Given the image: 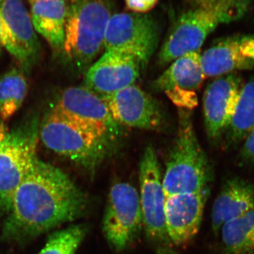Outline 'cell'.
Listing matches in <instances>:
<instances>
[{
  "label": "cell",
  "mask_w": 254,
  "mask_h": 254,
  "mask_svg": "<svg viewBox=\"0 0 254 254\" xmlns=\"http://www.w3.org/2000/svg\"><path fill=\"white\" fill-rule=\"evenodd\" d=\"M140 203L143 227L158 254H168L172 242L165 223V195L154 148H145L139 165Z\"/></svg>",
  "instance_id": "obj_7"
},
{
  "label": "cell",
  "mask_w": 254,
  "mask_h": 254,
  "mask_svg": "<svg viewBox=\"0 0 254 254\" xmlns=\"http://www.w3.org/2000/svg\"><path fill=\"white\" fill-rule=\"evenodd\" d=\"M111 16L107 0H73L68 6L63 50L79 67L88 66L104 47Z\"/></svg>",
  "instance_id": "obj_4"
},
{
  "label": "cell",
  "mask_w": 254,
  "mask_h": 254,
  "mask_svg": "<svg viewBox=\"0 0 254 254\" xmlns=\"http://www.w3.org/2000/svg\"><path fill=\"white\" fill-rule=\"evenodd\" d=\"M247 0H233L208 6H195L177 20L159 53V63L166 64L177 58L198 51L207 37L222 23L243 16Z\"/></svg>",
  "instance_id": "obj_3"
},
{
  "label": "cell",
  "mask_w": 254,
  "mask_h": 254,
  "mask_svg": "<svg viewBox=\"0 0 254 254\" xmlns=\"http://www.w3.org/2000/svg\"><path fill=\"white\" fill-rule=\"evenodd\" d=\"M210 180L208 158L197 138L190 115L183 110L163 179L165 197L208 191Z\"/></svg>",
  "instance_id": "obj_2"
},
{
  "label": "cell",
  "mask_w": 254,
  "mask_h": 254,
  "mask_svg": "<svg viewBox=\"0 0 254 254\" xmlns=\"http://www.w3.org/2000/svg\"><path fill=\"white\" fill-rule=\"evenodd\" d=\"M39 136L48 149L91 173L104 161L111 144V142L75 125L53 110L43 120Z\"/></svg>",
  "instance_id": "obj_5"
},
{
  "label": "cell",
  "mask_w": 254,
  "mask_h": 254,
  "mask_svg": "<svg viewBox=\"0 0 254 254\" xmlns=\"http://www.w3.org/2000/svg\"><path fill=\"white\" fill-rule=\"evenodd\" d=\"M205 77H217L254 68V36L220 40L201 55Z\"/></svg>",
  "instance_id": "obj_17"
},
{
  "label": "cell",
  "mask_w": 254,
  "mask_h": 254,
  "mask_svg": "<svg viewBox=\"0 0 254 254\" xmlns=\"http://www.w3.org/2000/svg\"><path fill=\"white\" fill-rule=\"evenodd\" d=\"M254 128V76L244 84L241 91L236 113L227 132L230 143H238L245 139Z\"/></svg>",
  "instance_id": "obj_22"
},
{
  "label": "cell",
  "mask_w": 254,
  "mask_h": 254,
  "mask_svg": "<svg viewBox=\"0 0 254 254\" xmlns=\"http://www.w3.org/2000/svg\"><path fill=\"white\" fill-rule=\"evenodd\" d=\"M118 125L156 130L163 125L158 103L139 87L132 85L103 98Z\"/></svg>",
  "instance_id": "obj_14"
},
{
  "label": "cell",
  "mask_w": 254,
  "mask_h": 254,
  "mask_svg": "<svg viewBox=\"0 0 254 254\" xmlns=\"http://www.w3.org/2000/svg\"><path fill=\"white\" fill-rule=\"evenodd\" d=\"M29 1H31V0H29ZM64 1H65V0H64Z\"/></svg>",
  "instance_id": "obj_30"
},
{
  "label": "cell",
  "mask_w": 254,
  "mask_h": 254,
  "mask_svg": "<svg viewBox=\"0 0 254 254\" xmlns=\"http://www.w3.org/2000/svg\"><path fill=\"white\" fill-rule=\"evenodd\" d=\"M160 29L150 15L118 13L112 15L105 31L106 51L128 55L144 67L158 47Z\"/></svg>",
  "instance_id": "obj_8"
},
{
  "label": "cell",
  "mask_w": 254,
  "mask_h": 254,
  "mask_svg": "<svg viewBox=\"0 0 254 254\" xmlns=\"http://www.w3.org/2000/svg\"><path fill=\"white\" fill-rule=\"evenodd\" d=\"M87 232L84 225H73L55 232L38 254H75Z\"/></svg>",
  "instance_id": "obj_23"
},
{
  "label": "cell",
  "mask_w": 254,
  "mask_h": 254,
  "mask_svg": "<svg viewBox=\"0 0 254 254\" xmlns=\"http://www.w3.org/2000/svg\"><path fill=\"white\" fill-rule=\"evenodd\" d=\"M1 1H2V0H0V2H1Z\"/></svg>",
  "instance_id": "obj_29"
},
{
  "label": "cell",
  "mask_w": 254,
  "mask_h": 254,
  "mask_svg": "<svg viewBox=\"0 0 254 254\" xmlns=\"http://www.w3.org/2000/svg\"><path fill=\"white\" fill-rule=\"evenodd\" d=\"M38 135L32 123L8 132L0 145V215L9 213L15 192L36 161Z\"/></svg>",
  "instance_id": "obj_6"
},
{
  "label": "cell",
  "mask_w": 254,
  "mask_h": 254,
  "mask_svg": "<svg viewBox=\"0 0 254 254\" xmlns=\"http://www.w3.org/2000/svg\"><path fill=\"white\" fill-rule=\"evenodd\" d=\"M1 48H2V46H1V40H0V52H1Z\"/></svg>",
  "instance_id": "obj_28"
},
{
  "label": "cell",
  "mask_w": 254,
  "mask_h": 254,
  "mask_svg": "<svg viewBox=\"0 0 254 254\" xmlns=\"http://www.w3.org/2000/svg\"><path fill=\"white\" fill-rule=\"evenodd\" d=\"M208 191L165 197L167 232L174 245L187 244L199 231Z\"/></svg>",
  "instance_id": "obj_16"
},
{
  "label": "cell",
  "mask_w": 254,
  "mask_h": 254,
  "mask_svg": "<svg viewBox=\"0 0 254 254\" xmlns=\"http://www.w3.org/2000/svg\"><path fill=\"white\" fill-rule=\"evenodd\" d=\"M244 83L236 73L219 76L205 89L203 108L207 135L213 141L227 133L236 113Z\"/></svg>",
  "instance_id": "obj_12"
},
{
  "label": "cell",
  "mask_w": 254,
  "mask_h": 254,
  "mask_svg": "<svg viewBox=\"0 0 254 254\" xmlns=\"http://www.w3.org/2000/svg\"><path fill=\"white\" fill-rule=\"evenodd\" d=\"M8 132H9V130H8L7 127L5 125L4 121L0 120V145L4 141Z\"/></svg>",
  "instance_id": "obj_27"
},
{
  "label": "cell",
  "mask_w": 254,
  "mask_h": 254,
  "mask_svg": "<svg viewBox=\"0 0 254 254\" xmlns=\"http://www.w3.org/2000/svg\"><path fill=\"white\" fill-rule=\"evenodd\" d=\"M127 8L136 14L148 12L158 2V0H125Z\"/></svg>",
  "instance_id": "obj_24"
},
{
  "label": "cell",
  "mask_w": 254,
  "mask_h": 254,
  "mask_svg": "<svg viewBox=\"0 0 254 254\" xmlns=\"http://www.w3.org/2000/svg\"><path fill=\"white\" fill-rule=\"evenodd\" d=\"M224 254H254V209L222 225Z\"/></svg>",
  "instance_id": "obj_20"
},
{
  "label": "cell",
  "mask_w": 254,
  "mask_h": 254,
  "mask_svg": "<svg viewBox=\"0 0 254 254\" xmlns=\"http://www.w3.org/2000/svg\"><path fill=\"white\" fill-rule=\"evenodd\" d=\"M254 209V185L240 177L229 179L214 201L211 213L213 231L217 233L224 224Z\"/></svg>",
  "instance_id": "obj_18"
},
{
  "label": "cell",
  "mask_w": 254,
  "mask_h": 254,
  "mask_svg": "<svg viewBox=\"0 0 254 254\" xmlns=\"http://www.w3.org/2000/svg\"><path fill=\"white\" fill-rule=\"evenodd\" d=\"M205 78L201 55L191 52L177 58L153 82V88L163 92L177 106L191 110L198 105L195 90Z\"/></svg>",
  "instance_id": "obj_13"
},
{
  "label": "cell",
  "mask_w": 254,
  "mask_h": 254,
  "mask_svg": "<svg viewBox=\"0 0 254 254\" xmlns=\"http://www.w3.org/2000/svg\"><path fill=\"white\" fill-rule=\"evenodd\" d=\"M28 93V83L21 70L13 68L0 78V118L9 120L21 108Z\"/></svg>",
  "instance_id": "obj_21"
},
{
  "label": "cell",
  "mask_w": 254,
  "mask_h": 254,
  "mask_svg": "<svg viewBox=\"0 0 254 254\" xmlns=\"http://www.w3.org/2000/svg\"><path fill=\"white\" fill-rule=\"evenodd\" d=\"M31 18L35 30L53 49L63 50L67 4L64 0H31Z\"/></svg>",
  "instance_id": "obj_19"
},
{
  "label": "cell",
  "mask_w": 254,
  "mask_h": 254,
  "mask_svg": "<svg viewBox=\"0 0 254 254\" xmlns=\"http://www.w3.org/2000/svg\"><path fill=\"white\" fill-rule=\"evenodd\" d=\"M241 157L246 163L254 165V128L245 137Z\"/></svg>",
  "instance_id": "obj_25"
},
{
  "label": "cell",
  "mask_w": 254,
  "mask_h": 254,
  "mask_svg": "<svg viewBox=\"0 0 254 254\" xmlns=\"http://www.w3.org/2000/svg\"><path fill=\"white\" fill-rule=\"evenodd\" d=\"M233 0H193L195 6H208L227 2Z\"/></svg>",
  "instance_id": "obj_26"
},
{
  "label": "cell",
  "mask_w": 254,
  "mask_h": 254,
  "mask_svg": "<svg viewBox=\"0 0 254 254\" xmlns=\"http://www.w3.org/2000/svg\"><path fill=\"white\" fill-rule=\"evenodd\" d=\"M143 227L138 190L125 182L110 189L103 217V230L113 250L122 252L139 236Z\"/></svg>",
  "instance_id": "obj_9"
},
{
  "label": "cell",
  "mask_w": 254,
  "mask_h": 254,
  "mask_svg": "<svg viewBox=\"0 0 254 254\" xmlns=\"http://www.w3.org/2000/svg\"><path fill=\"white\" fill-rule=\"evenodd\" d=\"M0 40L22 68L28 69L38 59L39 41L22 0L0 2Z\"/></svg>",
  "instance_id": "obj_11"
},
{
  "label": "cell",
  "mask_w": 254,
  "mask_h": 254,
  "mask_svg": "<svg viewBox=\"0 0 254 254\" xmlns=\"http://www.w3.org/2000/svg\"><path fill=\"white\" fill-rule=\"evenodd\" d=\"M141 64L128 55L106 51L91 65L85 78V87L102 98L134 85Z\"/></svg>",
  "instance_id": "obj_15"
},
{
  "label": "cell",
  "mask_w": 254,
  "mask_h": 254,
  "mask_svg": "<svg viewBox=\"0 0 254 254\" xmlns=\"http://www.w3.org/2000/svg\"><path fill=\"white\" fill-rule=\"evenodd\" d=\"M63 118L110 142L120 136V127L105 100L86 87H70L53 109Z\"/></svg>",
  "instance_id": "obj_10"
},
{
  "label": "cell",
  "mask_w": 254,
  "mask_h": 254,
  "mask_svg": "<svg viewBox=\"0 0 254 254\" xmlns=\"http://www.w3.org/2000/svg\"><path fill=\"white\" fill-rule=\"evenodd\" d=\"M85 193L60 168L38 158L15 192L4 227L10 240L41 235L84 213Z\"/></svg>",
  "instance_id": "obj_1"
}]
</instances>
